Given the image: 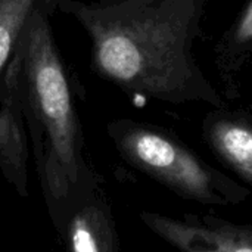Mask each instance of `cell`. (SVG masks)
Returning <instances> with one entry per match:
<instances>
[{"label":"cell","mask_w":252,"mask_h":252,"mask_svg":"<svg viewBox=\"0 0 252 252\" xmlns=\"http://www.w3.org/2000/svg\"><path fill=\"white\" fill-rule=\"evenodd\" d=\"M207 0H62L92 41L90 69L131 96L223 106L193 55Z\"/></svg>","instance_id":"obj_1"},{"label":"cell","mask_w":252,"mask_h":252,"mask_svg":"<svg viewBox=\"0 0 252 252\" xmlns=\"http://www.w3.org/2000/svg\"><path fill=\"white\" fill-rule=\"evenodd\" d=\"M18 44L24 68V114L49 217L59 233L71 210L99 188L84 155L71 81L49 16L37 6Z\"/></svg>","instance_id":"obj_2"},{"label":"cell","mask_w":252,"mask_h":252,"mask_svg":"<svg viewBox=\"0 0 252 252\" xmlns=\"http://www.w3.org/2000/svg\"><path fill=\"white\" fill-rule=\"evenodd\" d=\"M106 133L128 164L179 195L202 202H223L226 193L220 190V176L161 128L118 118L108 123Z\"/></svg>","instance_id":"obj_3"},{"label":"cell","mask_w":252,"mask_h":252,"mask_svg":"<svg viewBox=\"0 0 252 252\" xmlns=\"http://www.w3.org/2000/svg\"><path fill=\"white\" fill-rule=\"evenodd\" d=\"M22 52L16 43L0 80V171L21 198L28 196V128L24 114Z\"/></svg>","instance_id":"obj_4"},{"label":"cell","mask_w":252,"mask_h":252,"mask_svg":"<svg viewBox=\"0 0 252 252\" xmlns=\"http://www.w3.org/2000/svg\"><path fill=\"white\" fill-rule=\"evenodd\" d=\"M142 221L164 241L182 252H252V229L214 219L188 216L176 220L154 213H142Z\"/></svg>","instance_id":"obj_5"},{"label":"cell","mask_w":252,"mask_h":252,"mask_svg":"<svg viewBox=\"0 0 252 252\" xmlns=\"http://www.w3.org/2000/svg\"><path fill=\"white\" fill-rule=\"evenodd\" d=\"M58 235L66 252H120L111 207L99 188L71 210Z\"/></svg>","instance_id":"obj_6"},{"label":"cell","mask_w":252,"mask_h":252,"mask_svg":"<svg viewBox=\"0 0 252 252\" xmlns=\"http://www.w3.org/2000/svg\"><path fill=\"white\" fill-rule=\"evenodd\" d=\"M205 131L214 151L252 183V126L232 115H211Z\"/></svg>","instance_id":"obj_7"},{"label":"cell","mask_w":252,"mask_h":252,"mask_svg":"<svg viewBox=\"0 0 252 252\" xmlns=\"http://www.w3.org/2000/svg\"><path fill=\"white\" fill-rule=\"evenodd\" d=\"M37 0H0V80Z\"/></svg>","instance_id":"obj_8"},{"label":"cell","mask_w":252,"mask_h":252,"mask_svg":"<svg viewBox=\"0 0 252 252\" xmlns=\"http://www.w3.org/2000/svg\"><path fill=\"white\" fill-rule=\"evenodd\" d=\"M221 52L230 59L252 53V0L244 7L239 18L226 34L221 43Z\"/></svg>","instance_id":"obj_9"},{"label":"cell","mask_w":252,"mask_h":252,"mask_svg":"<svg viewBox=\"0 0 252 252\" xmlns=\"http://www.w3.org/2000/svg\"><path fill=\"white\" fill-rule=\"evenodd\" d=\"M61 1H62V0H37V1H35V6H37L41 12H44L47 16H52V15L56 12L58 4H59Z\"/></svg>","instance_id":"obj_10"}]
</instances>
